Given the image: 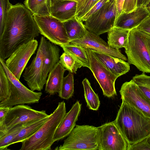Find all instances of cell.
<instances>
[{"mask_svg":"<svg viewBox=\"0 0 150 150\" xmlns=\"http://www.w3.org/2000/svg\"><path fill=\"white\" fill-rule=\"evenodd\" d=\"M39 33L31 11L22 4L12 5L0 35V58L5 61L20 46L35 39Z\"/></svg>","mask_w":150,"mask_h":150,"instance_id":"1","label":"cell"},{"mask_svg":"<svg viewBox=\"0 0 150 150\" xmlns=\"http://www.w3.org/2000/svg\"><path fill=\"white\" fill-rule=\"evenodd\" d=\"M114 121L129 145L150 136V117L124 102Z\"/></svg>","mask_w":150,"mask_h":150,"instance_id":"2","label":"cell"},{"mask_svg":"<svg viewBox=\"0 0 150 150\" xmlns=\"http://www.w3.org/2000/svg\"><path fill=\"white\" fill-rule=\"evenodd\" d=\"M66 113L65 102L59 103L54 111L34 134L22 142L20 150H50L56 131Z\"/></svg>","mask_w":150,"mask_h":150,"instance_id":"3","label":"cell"},{"mask_svg":"<svg viewBox=\"0 0 150 150\" xmlns=\"http://www.w3.org/2000/svg\"><path fill=\"white\" fill-rule=\"evenodd\" d=\"M125 49L129 64L143 72L150 73V35L137 28L131 30Z\"/></svg>","mask_w":150,"mask_h":150,"instance_id":"4","label":"cell"},{"mask_svg":"<svg viewBox=\"0 0 150 150\" xmlns=\"http://www.w3.org/2000/svg\"><path fill=\"white\" fill-rule=\"evenodd\" d=\"M99 134V127L76 125L63 144L55 149L98 150Z\"/></svg>","mask_w":150,"mask_h":150,"instance_id":"5","label":"cell"},{"mask_svg":"<svg viewBox=\"0 0 150 150\" xmlns=\"http://www.w3.org/2000/svg\"><path fill=\"white\" fill-rule=\"evenodd\" d=\"M0 63L2 65L9 79L10 87L9 97L5 100L0 102V107H11L18 105L38 103L42 93L33 91L28 88L10 71L4 60L0 58Z\"/></svg>","mask_w":150,"mask_h":150,"instance_id":"6","label":"cell"},{"mask_svg":"<svg viewBox=\"0 0 150 150\" xmlns=\"http://www.w3.org/2000/svg\"><path fill=\"white\" fill-rule=\"evenodd\" d=\"M40 33L52 43L61 46L70 41L63 23L51 15H33Z\"/></svg>","mask_w":150,"mask_h":150,"instance_id":"7","label":"cell"},{"mask_svg":"<svg viewBox=\"0 0 150 150\" xmlns=\"http://www.w3.org/2000/svg\"><path fill=\"white\" fill-rule=\"evenodd\" d=\"M83 48L88 58L89 69L101 88L103 95L109 98L116 96L115 83L118 77L113 74L103 65L93 51L89 48Z\"/></svg>","mask_w":150,"mask_h":150,"instance_id":"8","label":"cell"},{"mask_svg":"<svg viewBox=\"0 0 150 150\" xmlns=\"http://www.w3.org/2000/svg\"><path fill=\"white\" fill-rule=\"evenodd\" d=\"M116 16L115 1L108 2L85 21L86 29L99 36L114 26Z\"/></svg>","mask_w":150,"mask_h":150,"instance_id":"9","label":"cell"},{"mask_svg":"<svg viewBox=\"0 0 150 150\" xmlns=\"http://www.w3.org/2000/svg\"><path fill=\"white\" fill-rule=\"evenodd\" d=\"M49 115L45 110H36L24 104L10 107L3 125L0 126V135L18 125L28 123Z\"/></svg>","mask_w":150,"mask_h":150,"instance_id":"10","label":"cell"},{"mask_svg":"<svg viewBox=\"0 0 150 150\" xmlns=\"http://www.w3.org/2000/svg\"><path fill=\"white\" fill-rule=\"evenodd\" d=\"M47 41L44 37L41 36L36 55L30 65L25 68L23 76L33 91H41L46 83L47 80L44 77L43 61Z\"/></svg>","mask_w":150,"mask_h":150,"instance_id":"11","label":"cell"},{"mask_svg":"<svg viewBox=\"0 0 150 150\" xmlns=\"http://www.w3.org/2000/svg\"><path fill=\"white\" fill-rule=\"evenodd\" d=\"M99 128L98 150H128L129 144L114 121Z\"/></svg>","mask_w":150,"mask_h":150,"instance_id":"12","label":"cell"},{"mask_svg":"<svg viewBox=\"0 0 150 150\" xmlns=\"http://www.w3.org/2000/svg\"><path fill=\"white\" fill-rule=\"evenodd\" d=\"M38 45L34 39L20 46L5 61L8 68L18 80L30 58L34 54Z\"/></svg>","mask_w":150,"mask_h":150,"instance_id":"13","label":"cell"},{"mask_svg":"<svg viewBox=\"0 0 150 150\" xmlns=\"http://www.w3.org/2000/svg\"><path fill=\"white\" fill-rule=\"evenodd\" d=\"M119 92L122 102L135 107L150 117V102L132 79L124 83Z\"/></svg>","mask_w":150,"mask_h":150,"instance_id":"14","label":"cell"},{"mask_svg":"<svg viewBox=\"0 0 150 150\" xmlns=\"http://www.w3.org/2000/svg\"><path fill=\"white\" fill-rule=\"evenodd\" d=\"M69 44L88 48L93 52L110 55L125 61L127 60L126 57L122 53L119 49L112 47L99 36L88 30L83 38L71 41Z\"/></svg>","mask_w":150,"mask_h":150,"instance_id":"15","label":"cell"},{"mask_svg":"<svg viewBox=\"0 0 150 150\" xmlns=\"http://www.w3.org/2000/svg\"><path fill=\"white\" fill-rule=\"evenodd\" d=\"M81 104L77 100L66 113L57 129L54 137V142L68 136L76 125L81 110Z\"/></svg>","mask_w":150,"mask_h":150,"instance_id":"16","label":"cell"},{"mask_svg":"<svg viewBox=\"0 0 150 150\" xmlns=\"http://www.w3.org/2000/svg\"><path fill=\"white\" fill-rule=\"evenodd\" d=\"M150 15L146 6L141 5L131 12H123L117 20L114 26L131 30L136 28Z\"/></svg>","mask_w":150,"mask_h":150,"instance_id":"17","label":"cell"},{"mask_svg":"<svg viewBox=\"0 0 150 150\" xmlns=\"http://www.w3.org/2000/svg\"><path fill=\"white\" fill-rule=\"evenodd\" d=\"M76 6L75 1L57 0L49 7L50 15L64 23L76 16Z\"/></svg>","mask_w":150,"mask_h":150,"instance_id":"18","label":"cell"},{"mask_svg":"<svg viewBox=\"0 0 150 150\" xmlns=\"http://www.w3.org/2000/svg\"><path fill=\"white\" fill-rule=\"evenodd\" d=\"M93 52L103 65L113 74L118 77L129 71L130 65L128 62L110 55Z\"/></svg>","mask_w":150,"mask_h":150,"instance_id":"19","label":"cell"},{"mask_svg":"<svg viewBox=\"0 0 150 150\" xmlns=\"http://www.w3.org/2000/svg\"><path fill=\"white\" fill-rule=\"evenodd\" d=\"M66 70L59 62L56 64L48 75L45 86L46 93L54 95L59 92Z\"/></svg>","mask_w":150,"mask_h":150,"instance_id":"20","label":"cell"},{"mask_svg":"<svg viewBox=\"0 0 150 150\" xmlns=\"http://www.w3.org/2000/svg\"><path fill=\"white\" fill-rule=\"evenodd\" d=\"M59 52L60 49L57 45L47 41L43 61V74L46 80L48 74L59 61Z\"/></svg>","mask_w":150,"mask_h":150,"instance_id":"21","label":"cell"},{"mask_svg":"<svg viewBox=\"0 0 150 150\" xmlns=\"http://www.w3.org/2000/svg\"><path fill=\"white\" fill-rule=\"evenodd\" d=\"M130 30L114 26L108 32V43L117 49L126 47Z\"/></svg>","mask_w":150,"mask_h":150,"instance_id":"22","label":"cell"},{"mask_svg":"<svg viewBox=\"0 0 150 150\" xmlns=\"http://www.w3.org/2000/svg\"><path fill=\"white\" fill-rule=\"evenodd\" d=\"M83 22L75 16L63 23L70 42L81 39L86 35L87 30Z\"/></svg>","mask_w":150,"mask_h":150,"instance_id":"23","label":"cell"},{"mask_svg":"<svg viewBox=\"0 0 150 150\" xmlns=\"http://www.w3.org/2000/svg\"><path fill=\"white\" fill-rule=\"evenodd\" d=\"M49 116L27 123L21 130L13 140L12 144L21 142L34 134L46 121Z\"/></svg>","mask_w":150,"mask_h":150,"instance_id":"24","label":"cell"},{"mask_svg":"<svg viewBox=\"0 0 150 150\" xmlns=\"http://www.w3.org/2000/svg\"><path fill=\"white\" fill-rule=\"evenodd\" d=\"M60 47L64 52L72 55L83 67L90 69V64L88 58L83 47L71 44Z\"/></svg>","mask_w":150,"mask_h":150,"instance_id":"25","label":"cell"},{"mask_svg":"<svg viewBox=\"0 0 150 150\" xmlns=\"http://www.w3.org/2000/svg\"><path fill=\"white\" fill-rule=\"evenodd\" d=\"M84 96L87 105L91 110H97L100 106V101L98 96L92 89L88 79L85 78L82 81Z\"/></svg>","mask_w":150,"mask_h":150,"instance_id":"26","label":"cell"},{"mask_svg":"<svg viewBox=\"0 0 150 150\" xmlns=\"http://www.w3.org/2000/svg\"><path fill=\"white\" fill-rule=\"evenodd\" d=\"M24 4L33 15H51L48 0H25Z\"/></svg>","mask_w":150,"mask_h":150,"instance_id":"27","label":"cell"},{"mask_svg":"<svg viewBox=\"0 0 150 150\" xmlns=\"http://www.w3.org/2000/svg\"><path fill=\"white\" fill-rule=\"evenodd\" d=\"M74 74L69 71L64 77L59 96L62 99L68 100L71 98L74 92Z\"/></svg>","mask_w":150,"mask_h":150,"instance_id":"28","label":"cell"},{"mask_svg":"<svg viewBox=\"0 0 150 150\" xmlns=\"http://www.w3.org/2000/svg\"><path fill=\"white\" fill-rule=\"evenodd\" d=\"M18 125L0 135V150L8 149V147L12 144V142L21 130L27 124Z\"/></svg>","mask_w":150,"mask_h":150,"instance_id":"29","label":"cell"},{"mask_svg":"<svg viewBox=\"0 0 150 150\" xmlns=\"http://www.w3.org/2000/svg\"><path fill=\"white\" fill-rule=\"evenodd\" d=\"M67 70L76 74L77 69L83 67L72 55L64 52L60 57L58 62Z\"/></svg>","mask_w":150,"mask_h":150,"instance_id":"30","label":"cell"},{"mask_svg":"<svg viewBox=\"0 0 150 150\" xmlns=\"http://www.w3.org/2000/svg\"><path fill=\"white\" fill-rule=\"evenodd\" d=\"M144 96L150 102V76L143 72L136 74L132 79Z\"/></svg>","mask_w":150,"mask_h":150,"instance_id":"31","label":"cell"},{"mask_svg":"<svg viewBox=\"0 0 150 150\" xmlns=\"http://www.w3.org/2000/svg\"><path fill=\"white\" fill-rule=\"evenodd\" d=\"M10 91L9 79L2 65L0 63V102L8 98Z\"/></svg>","mask_w":150,"mask_h":150,"instance_id":"32","label":"cell"},{"mask_svg":"<svg viewBox=\"0 0 150 150\" xmlns=\"http://www.w3.org/2000/svg\"><path fill=\"white\" fill-rule=\"evenodd\" d=\"M100 0H78L77 2L76 17L79 20Z\"/></svg>","mask_w":150,"mask_h":150,"instance_id":"33","label":"cell"},{"mask_svg":"<svg viewBox=\"0 0 150 150\" xmlns=\"http://www.w3.org/2000/svg\"><path fill=\"white\" fill-rule=\"evenodd\" d=\"M12 5L9 0H0V35L3 31L6 14Z\"/></svg>","mask_w":150,"mask_h":150,"instance_id":"34","label":"cell"},{"mask_svg":"<svg viewBox=\"0 0 150 150\" xmlns=\"http://www.w3.org/2000/svg\"><path fill=\"white\" fill-rule=\"evenodd\" d=\"M150 150L148 137L136 143L129 145L128 150Z\"/></svg>","mask_w":150,"mask_h":150,"instance_id":"35","label":"cell"},{"mask_svg":"<svg viewBox=\"0 0 150 150\" xmlns=\"http://www.w3.org/2000/svg\"><path fill=\"white\" fill-rule=\"evenodd\" d=\"M109 0H100L79 20L85 22L90 16L98 10Z\"/></svg>","mask_w":150,"mask_h":150,"instance_id":"36","label":"cell"},{"mask_svg":"<svg viewBox=\"0 0 150 150\" xmlns=\"http://www.w3.org/2000/svg\"><path fill=\"white\" fill-rule=\"evenodd\" d=\"M137 7V0H125L123 12L129 13L135 10Z\"/></svg>","mask_w":150,"mask_h":150,"instance_id":"37","label":"cell"},{"mask_svg":"<svg viewBox=\"0 0 150 150\" xmlns=\"http://www.w3.org/2000/svg\"><path fill=\"white\" fill-rule=\"evenodd\" d=\"M136 28L150 35V15Z\"/></svg>","mask_w":150,"mask_h":150,"instance_id":"38","label":"cell"},{"mask_svg":"<svg viewBox=\"0 0 150 150\" xmlns=\"http://www.w3.org/2000/svg\"><path fill=\"white\" fill-rule=\"evenodd\" d=\"M125 0H115V5L116 11L115 22L123 11V8Z\"/></svg>","mask_w":150,"mask_h":150,"instance_id":"39","label":"cell"},{"mask_svg":"<svg viewBox=\"0 0 150 150\" xmlns=\"http://www.w3.org/2000/svg\"><path fill=\"white\" fill-rule=\"evenodd\" d=\"M10 107H0V126H1L4 122Z\"/></svg>","mask_w":150,"mask_h":150,"instance_id":"40","label":"cell"},{"mask_svg":"<svg viewBox=\"0 0 150 150\" xmlns=\"http://www.w3.org/2000/svg\"><path fill=\"white\" fill-rule=\"evenodd\" d=\"M150 1V0H143L142 5L146 6Z\"/></svg>","mask_w":150,"mask_h":150,"instance_id":"41","label":"cell"},{"mask_svg":"<svg viewBox=\"0 0 150 150\" xmlns=\"http://www.w3.org/2000/svg\"><path fill=\"white\" fill-rule=\"evenodd\" d=\"M143 0H137V6L142 5Z\"/></svg>","mask_w":150,"mask_h":150,"instance_id":"42","label":"cell"},{"mask_svg":"<svg viewBox=\"0 0 150 150\" xmlns=\"http://www.w3.org/2000/svg\"><path fill=\"white\" fill-rule=\"evenodd\" d=\"M146 6L148 9L150 8V1L148 4Z\"/></svg>","mask_w":150,"mask_h":150,"instance_id":"43","label":"cell"},{"mask_svg":"<svg viewBox=\"0 0 150 150\" xmlns=\"http://www.w3.org/2000/svg\"><path fill=\"white\" fill-rule=\"evenodd\" d=\"M67 0V1H75L76 2H77L78 0Z\"/></svg>","mask_w":150,"mask_h":150,"instance_id":"44","label":"cell"},{"mask_svg":"<svg viewBox=\"0 0 150 150\" xmlns=\"http://www.w3.org/2000/svg\"><path fill=\"white\" fill-rule=\"evenodd\" d=\"M115 0H109L108 2H113L115 1Z\"/></svg>","mask_w":150,"mask_h":150,"instance_id":"45","label":"cell"},{"mask_svg":"<svg viewBox=\"0 0 150 150\" xmlns=\"http://www.w3.org/2000/svg\"><path fill=\"white\" fill-rule=\"evenodd\" d=\"M149 142L150 144V136L148 137Z\"/></svg>","mask_w":150,"mask_h":150,"instance_id":"46","label":"cell"},{"mask_svg":"<svg viewBox=\"0 0 150 150\" xmlns=\"http://www.w3.org/2000/svg\"><path fill=\"white\" fill-rule=\"evenodd\" d=\"M148 9V10H149V12H150V8H149V9Z\"/></svg>","mask_w":150,"mask_h":150,"instance_id":"47","label":"cell"}]
</instances>
